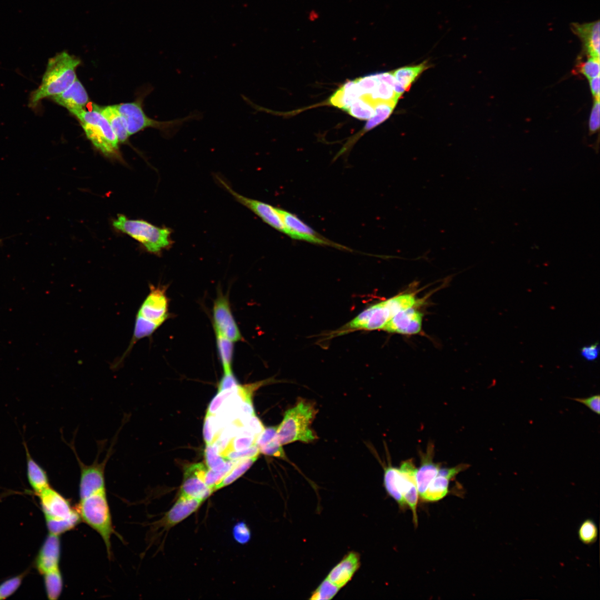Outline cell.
<instances>
[{
  "instance_id": "cell-6",
  "label": "cell",
  "mask_w": 600,
  "mask_h": 600,
  "mask_svg": "<svg viewBox=\"0 0 600 600\" xmlns=\"http://www.w3.org/2000/svg\"><path fill=\"white\" fill-rule=\"evenodd\" d=\"M102 197L144 229L169 218L179 201L170 176L154 157L132 180Z\"/></svg>"
},
{
  "instance_id": "cell-7",
  "label": "cell",
  "mask_w": 600,
  "mask_h": 600,
  "mask_svg": "<svg viewBox=\"0 0 600 600\" xmlns=\"http://www.w3.org/2000/svg\"><path fill=\"white\" fill-rule=\"evenodd\" d=\"M196 219L217 243L238 286L252 282L258 273L251 242L229 210L198 212Z\"/></svg>"
},
{
  "instance_id": "cell-3",
  "label": "cell",
  "mask_w": 600,
  "mask_h": 600,
  "mask_svg": "<svg viewBox=\"0 0 600 600\" xmlns=\"http://www.w3.org/2000/svg\"><path fill=\"white\" fill-rule=\"evenodd\" d=\"M146 230L158 240L173 274L190 296L213 313H239L234 274L192 209H187L182 219L169 217Z\"/></svg>"
},
{
  "instance_id": "cell-2",
  "label": "cell",
  "mask_w": 600,
  "mask_h": 600,
  "mask_svg": "<svg viewBox=\"0 0 600 600\" xmlns=\"http://www.w3.org/2000/svg\"><path fill=\"white\" fill-rule=\"evenodd\" d=\"M229 211L251 242L258 272L293 256H307L327 264L331 271L343 273L368 247L388 240L398 241L407 232L403 224L389 221L366 236L317 242L296 233L281 207L276 203L239 207Z\"/></svg>"
},
{
  "instance_id": "cell-11",
  "label": "cell",
  "mask_w": 600,
  "mask_h": 600,
  "mask_svg": "<svg viewBox=\"0 0 600 600\" xmlns=\"http://www.w3.org/2000/svg\"><path fill=\"white\" fill-rule=\"evenodd\" d=\"M6 487V479L4 478H0V490H3Z\"/></svg>"
},
{
  "instance_id": "cell-8",
  "label": "cell",
  "mask_w": 600,
  "mask_h": 600,
  "mask_svg": "<svg viewBox=\"0 0 600 600\" xmlns=\"http://www.w3.org/2000/svg\"><path fill=\"white\" fill-rule=\"evenodd\" d=\"M570 454V469L581 476L600 481V437L590 429L558 417Z\"/></svg>"
},
{
  "instance_id": "cell-10",
  "label": "cell",
  "mask_w": 600,
  "mask_h": 600,
  "mask_svg": "<svg viewBox=\"0 0 600 600\" xmlns=\"http://www.w3.org/2000/svg\"><path fill=\"white\" fill-rule=\"evenodd\" d=\"M430 600H458V596L453 589H448L442 583H438Z\"/></svg>"
},
{
  "instance_id": "cell-5",
  "label": "cell",
  "mask_w": 600,
  "mask_h": 600,
  "mask_svg": "<svg viewBox=\"0 0 600 600\" xmlns=\"http://www.w3.org/2000/svg\"><path fill=\"white\" fill-rule=\"evenodd\" d=\"M433 357L474 402L501 419L541 453L571 467V454L558 417L527 403L489 393L472 384L440 354L434 353Z\"/></svg>"
},
{
  "instance_id": "cell-4",
  "label": "cell",
  "mask_w": 600,
  "mask_h": 600,
  "mask_svg": "<svg viewBox=\"0 0 600 600\" xmlns=\"http://www.w3.org/2000/svg\"><path fill=\"white\" fill-rule=\"evenodd\" d=\"M224 450L233 461L274 481L301 507H319L342 486L338 457L318 454L287 440L262 439L238 429Z\"/></svg>"
},
{
  "instance_id": "cell-9",
  "label": "cell",
  "mask_w": 600,
  "mask_h": 600,
  "mask_svg": "<svg viewBox=\"0 0 600 600\" xmlns=\"http://www.w3.org/2000/svg\"><path fill=\"white\" fill-rule=\"evenodd\" d=\"M334 572L331 570L298 569V586L288 600H338L333 590Z\"/></svg>"
},
{
  "instance_id": "cell-1",
  "label": "cell",
  "mask_w": 600,
  "mask_h": 600,
  "mask_svg": "<svg viewBox=\"0 0 600 600\" xmlns=\"http://www.w3.org/2000/svg\"><path fill=\"white\" fill-rule=\"evenodd\" d=\"M161 121L127 102L99 117L83 163L61 189L59 209L71 212L82 200L132 180L152 159V138Z\"/></svg>"
}]
</instances>
